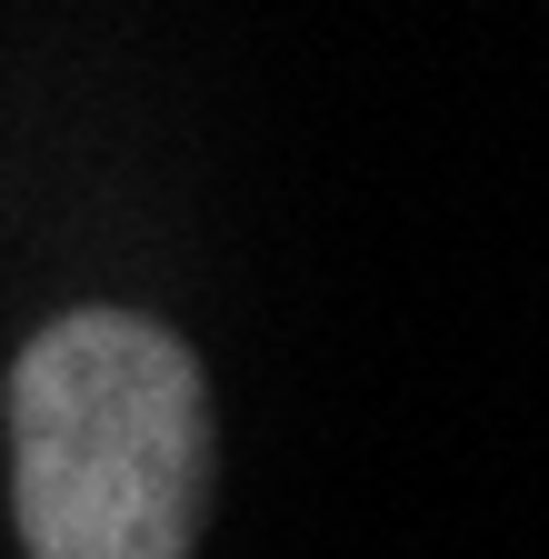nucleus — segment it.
Returning <instances> with one entry per match:
<instances>
[{
    "instance_id": "obj_1",
    "label": "nucleus",
    "mask_w": 549,
    "mask_h": 559,
    "mask_svg": "<svg viewBox=\"0 0 549 559\" xmlns=\"http://www.w3.org/2000/svg\"><path fill=\"white\" fill-rule=\"evenodd\" d=\"M11 510L31 559H190L211 510V390L160 320L71 310L21 349Z\"/></svg>"
}]
</instances>
